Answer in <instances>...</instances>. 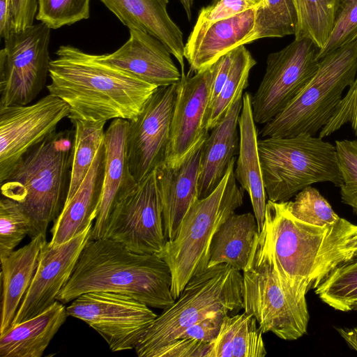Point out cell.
<instances>
[{"label": "cell", "mask_w": 357, "mask_h": 357, "mask_svg": "<svg viewBox=\"0 0 357 357\" xmlns=\"http://www.w3.org/2000/svg\"><path fill=\"white\" fill-rule=\"evenodd\" d=\"M238 128L239 149L234 175L241 187L250 197L254 215L261 230L267 196L259 160L257 132L252 116L251 94L248 92L243 95Z\"/></svg>", "instance_id": "obj_25"}, {"label": "cell", "mask_w": 357, "mask_h": 357, "mask_svg": "<svg viewBox=\"0 0 357 357\" xmlns=\"http://www.w3.org/2000/svg\"><path fill=\"white\" fill-rule=\"evenodd\" d=\"M236 158L215 189L197 199L184 216L178 232L158 254L172 276V294L176 299L188 281L208 268L210 247L221 225L243 203V189L234 175Z\"/></svg>", "instance_id": "obj_6"}, {"label": "cell", "mask_w": 357, "mask_h": 357, "mask_svg": "<svg viewBox=\"0 0 357 357\" xmlns=\"http://www.w3.org/2000/svg\"><path fill=\"white\" fill-rule=\"evenodd\" d=\"M213 342L177 338L159 349L153 357H208Z\"/></svg>", "instance_id": "obj_42"}, {"label": "cell", "mask_w": 357, "mask_h": 357, "mask_svg": "<svg viewBox=\"0 0 357 357\" xmlns=\"http://www.w3.org/2000/svg\"><path fill=\"white\" fill-rule=\"evenodd\" d=\"M258 150L266 196L274 202L289 201L314 183L342 179L335 146L308 133L258 139Z\"/></svg>", "instance_id": "obj_7"}, {"label": "cell", "mask_w": 357, "mask_h": 357, "mask_svg": "<svg viewBox=\"0 0 357 357\" xmlns=\"http://www.w3.org/2000/svg\"><path fill=\"white\" fill-rule=\"evenodd\" d=\"M319 50L310 39H294L268 56L264 77L251 96L255 123L271 121L300 93L319 67Z\"/></svg>", "instance_id": "obj_11"}, {"label": "cell", "mask_w": 357, "mask_h": 357, "mask_svg": "<svg viewBox=\"0 0 357 357\" xmlns=\"http://www.w3.org/2000/svg\"><path fill=\"white\" fill-rule=\"evenodd\" d=\"M69 114L68 105L50 93L32 105L0 108V183Z\"/></svg>", "instance_id": "obj_15"}, {"label": "cell", "mask_w": 357, "mask_h": 357, "mask_svg": "<svg viewBox=\"0 0 357 357\" xmlns=\"http://www.w3.org/2000/svg\"><path fill=\"white\" fill-rule=\"evenodd\" d=\"M347 248L352 257L357 255V234L348 242Z\"/></svg>", "instance_id": "obj_48"}, {"label": "cell", "mask_w": 357, "mask_h": 357, "mask_svg": "<svg viewBox=\"0 0 357 357\" xmlns=\"http://www.w3.org/2000/svg\"><path fill=\"white\" fill-rule=\"evenodd\" d=\"M213 75V65L193 75L181 74L165 165L169 167L179 165L208 137V130L204 128L203 120L209 105Z\"/></svg>", "instance_id": "obj_16"}, {"label": "cell", "mask_w": 357, "mask_h": 357, "mask_svg": "<svg viewBox=\"0 0 357 357\" xmlns=\"http://www.w3.org/2000/svg\"><path fill=\"white\" fill-rule=\"evenodd\" d=\"M261 3L254 0H215L200 10L195 26L230 18Z\"/></svg>", "instance_id": "obj_41"}, {"label": "cell", "mask_w": 357, "mask_h": 357, "mask_svg": "<svg viewBox=\"0 0 357 357\" xmlns=\"http://www.w3.org/2000/svg\"><path fill=\"white\" fill-rule=\"evenodd\" d=\"M352 310L357 312V302L354 304ZM337 331L348 346L357 351V326L352 328H339Z\"/></svg>", "instance_id": "obj_47"}, {"label": "cell", "mask_w": 357, "mask_h": 357, "mask_svg": "<svg viewBox=\"0 0 357 357\" xmlns=\"http://www.w3.org/2000/svg\"><path fill=\"white\" fill-rule=\"evenodd\" d=\"M128 120L113 119L105 134V167L100 205L91 239L104 237L109 216L123 198L137 185L128 163L126 139Z\"/></svg>", "instance_id": "obj_21"}, {"label": "cell", "mask_w": 357, "mask_h": 357, "mask_svg": "<svg viewBox=\"0 0 357 357\" xmlns=\"http://www.w3.org/2000/svg\"><path fill=\"white\" fill-rule=\"evenodd\" d=\"M105 167L104 139L83 182L54 222L50 242L52 245L66 243L92 225L100 205Z\"/></svg>", "instance_id": "obj_22"}, {"label": "cell", "mask_w": 357, "mask_h": 357, "mask_svg": "<svg viewBox=\"0 0 357 357\" xmlns=\"http://www.w3.org/2000/svg\"><path fill=\"white\" fill-rule=\"evenodd\" d=\"M172 284L171 270L157 254L136 253L105 238H90L56 300L66 304L85 293L110 291L164 310L175 301Z\"/></svg>", "instance_id": "obj_3"}, {"label": "cell", "mask_w": 357, "mask_h": 357, "mask_svg": "<svg viewBox=\"0 0 357 357\" xmlns=\"http://www.w3.org/2000/svg\"><path fill=\"white\" fill-rule=\"evenodd\" d=\"M91 230L92 225L59 245L43 241L35 275L11 326L42 313L56 301V295L70 278L82 250L91 238Z\"/></svg>", "instance_id": "obj_17"}, {"label": "cell", "mask_w": 357, "mask_h": 357, "mask_svg": "<svg viewBox=\"0 0 357 357\" xmlns=\"http://www.w3.org/2000/svg\"><path fill=\"white\" fill-rule=\"evenodd\" d=\"M46 236L38 235L24 246L1 258L2 300L0 335L8 330L37 269Z\"/></svg>", "instance_id": "obj_26"}, {"label": "cell", "mask_w": 357, "mask_h": 357, "mask_svg": "<svg viewBox=\"0 0 357 357\" xmlns=\"http://www.w3.org/2000/svg\"><path fill=\"white\" fill-rule=\"evenodd\" d=\"M203 144L193 150L179 165L169 167L164 164L155 169L167 241L174 238L186 213L199 199Z\"/></svg>", "instance_id": "obj_20"}, {"label": "cell", "mask_w": 357, "mask_h": 357, "mask_svg": "<svg viewBox=\"0 0 357 357\" xmlns=\"http://www.w3.org/2000/svg\"><path fill=\"white\" fill-rule=\"evenodd\" d=\"M357 75V40L320 59L300 93L260 131L262 138L316 135L332 117L344 89Z\"/></svg>", "instance_id": "obj_8"}, {"label": "cell", "mask_w": 357, "mask_h": 357, "mask_svg": "<svg viewBox=\"0 0 357 357\" xmlns=\"http://www.w3.org/2000/svg\"><path fill=\"white\" fill-rule=\"evenodd\" d=\"M225 316L226 314L218 313L204 318L186 328L177 338H192L204 342H214L219 334Z\"/></svg>", "instance_id": "obj_43"}, {"label": "cell", "mask_w": 357, "mask_h": 357, "mask_svg": "<svg viewBox=\"0 0 357 357\" xmlns=\"http://www.w3.org/2000/svg\"><path fill=\"white\" fill-rule=\"evenodd\" d=\"M66 310L68 316L84 321L97 331L112 351L135 349L158 316L146 303L110 291L81 294Z\"/></svg>", "instance_id": "obj_12"}, {"label": "cell", "mask_w": 357, "mask_h": 357, "mask_svg": "<svg viewBox=\"0 0 357 357\" xmlns=\"http://www.w3.org/2000/svg\"><path fill=\"white\" fill-rule=\"evenodd\" d=\"M257 7L228 19L194 26L184 47V58L190 69L188 75L208 69L238 47L253 27Z\"/></svg>", "instance_id": "obj_19"}, {"label": "cell", "mask_w": 357, "mask_h": 357, "mask_svg": "<svg viewBox=\"0 0 357 357\" xmlns=\"http://www.w3.org/2000/svg\"><path fill=\"white\" fill-rule=\"evenodd\" d=\"M335 146L342 179L341 199L357 214V140H336Z\"/></svg>", "instance_id": "obj_39"}, {"label": "cell", "mask_w": 357, "mask_h": 357, "mask_svg": "<svg viewBox=\"0 0 357 357\" xmlns=\"http://www.w3.org/2000/svg\"><path fill=\"white\" fill-rule=\"evenodd\" d=\"M14 31H20L33 24L38 11L37 0H12Z\"/></svg>", "instance_id": "obj_44"}, {"label": "cell", "mask_w": 357, "mask_h": 357, "mask_svg": "<svg viewBox=\"0 0 357 357\" xmlns=\"http://www.w3.org/2000/svg\"><path fill=\"white\" fill-rule=\"evenodd\" d=\"M139 254H158L167 241L155 170L112 209L104 234Z\"/></svg>", "instance_id": "obj_13"}, {"label": "cell", "mask_w": 357, "mask_h": 357, "mask_svg": "<svg viewBox=\"0 0 357 357\" xmlns=\"http://www.w3.org/2000/svg\"><path fill=\"white\" fill-rule=\"evenodd\" d=\"M179 1L183 7L188 20H190L194 0H179Z\"/></svg>", "instance_id": "obj_49"}, {"label": "cell", "mask_w": 357, "mask_h": 357, "mask_svg": "<svg viewBox=\"0 0 357 357\" xmlns=\"http://www.w3.org/2000/svg\"><path fill=\"white\" fill-rule=\"evenodd\" d=\"M262 334L252 314L226 315L208 357H264L267 353Z\"/></svg>", "instance_id": "obj_29"}, {"label": "cell", "mask_w": 357, "mask_h": 357, "mask_svg": "<svg viewBox=\"0 0 357 357\" xmlns=\"http://www.w3.org/2000/svg\"><path fill=\"white\" fill-rule=\"evenodd\" d=\"M242 105L243 96L234 102L204 142L198 179L199 199L215 189L239 149L237 127Z\"/></svg>", "instance_id": "obj_24"}, {"label": "cell", "mask_w": 357, "mask_h": 357, "mask_svg": "<svg viewBox=\"0 0 357 357\" xmlns=\"http://www.w3.org/2000/svg\"><path fill=\"white\" fill-rule=\"evenodd\" d=\"M74 137V130L54 132L29 151L1 183L2 196L19 202L32 218L35 237L46 236L66 202Z\"/></svg>", "instance_id": "obj_4"}, {"label": "cell", "mask_w": 357, "mask_h": 357, "mask_svg": "<svg viewBox=\"0 0 357 357\" xmlns=\"http://www.w3.org/2000/svg\"><path fill=\"white\" fill-rule=\"evenodd\" d=\"M36 19L51 29L70 25L90 16V0H37Z\"/></svg>", "instance_id": "obj_37"}, {"label": "cell", "mask_w": 357, "mask_h": 357, "mask_svg": "<svg viewBox=\"0 0 357 357\" xmlns=\"http://www.w3.org/2000/svg\"><path fill=\"white\" fill-rule=\"evenodd\" d=\"M254 1H258V2H262L263 0H254Z\"/></svg>", "instance_id": "obj_50"}, {"label": "cell", "mask_w": 357, "mask_h": 357, "mask_svg": "<svg viewBox=\"0 0 357 357\" xmlns=\"http://www.w3.org/2000/svg\"><path fill=\"white\" fill-rule=\"evenodd\" d=\"M356 40L357 0H342L329 36L319 50L318 59Z\"/></svg>", "instance_id": "obj_38"}, {"label": "cell", "mask_w": 357, "mask_h": 357, "mask_svg": "<svg viewBox=\"0 0 357 357\" xmlns=\"http://www.w3.org/2000/svg\"><path fill=\"white\" fill-rule=\"evenodd\" d=\"M297 23L294 0H263L256 9L252 30L238 46L265 38L295 35Z\"/></svg>", "instance_id": "obj_31"}, {"label": "cell", "mask_w": 357, "mask_h": 357, "mask_svg": "<svg viewBox=\"0 0 357 357\" xmlns=\"http://www.w3.org/2000/svg\"><path fill=\"white\" fill-rule=\"evenodd\" d=\"M178 83L158 87L137 117L128 121L126 156L137 183L165 162Z\"/></svg>", "instance_id": "obj_14"}, {"label": "cell", "mask_w": 357, "mask_h": 357, "mask_svg": "<svg viewBox=\"0 0 357 357\" xmlns=\"http://www.w3.org/2000/svg\"><path fill=\"white\" fill-rule=\"evenodd\" d=\"M243 278L244 312L256 319L263 333L296 340L307 333V302L298 301L283 286L261 231Z\"/></svg>", "instance_id": "obj_9"}, {"label": "cell", "mask_w": 357, "mask_h": 357, "mask_svg": "<svg viewBox=\"0 0 357 357\" xmlns=\"http://www.w3.org/2000/svg\"><path fill=\"white\" fill-rule=\"evenodd\" d=\"M286 204L293 216L311 225L331 227L342 218L319 191L312 185L301 190L294 201H287Z\"/></svg>", "instance_id": "obj_36"}, {"label": "cell", "mask_w": 357, "mask_h": 357, "mask_svg": "<svg viewBox=\"0 0 357 357\" xmlns=\"http://www.w3.org/2000/svg\"><path fill=\"white\" fill-rule=\"evenodd\" d=\"M257 62L250 52L241 45L232 50V61L226 82L215 100L207 107L203 126L211 130L226 116L234 102L241 96L248 85L250 70Z\"/></svg>", "instance_id": "obj_30"}, {"label": "cell", "mask_w": 357, "mask_h": 357, "mask_svg": "<svg viewBox=\"0 0 357 357\" xmlns=\"http://www.w3.org/2000/svg\"><path fill=\"white\" fill-rule=\"evenodd\" d=\"M321 301L348 312L357 302V255L333 269L314 288Z\"/></svg>", "instance_id": "obj_34"}, {"label": "cell", "mask_w": 357, "mask_h": 357, "mask_svg": "<svg viewBox=\"0 0 357 357\" xmlns=\"http://www.w3.org/2000/svg\"><path fill=\"white\" fill-rule=\"evenodd\" d=\"M129 39L105 60L158 87L177 84L179 71L164 44L142 30L130 28Z\"/></svg>", "instance_id": "obj_18"}, {"label": "cell", "mask_w": 357, "mask_h": 357, "mask_svg": "<svg viewBox=\"0 0 357 357\" xmlns=\"http://www.w3.org/2000/svg\"><path fill=\"white\" fill-rule=\"evenodd\" d=\"M261 231L283 286L298 301H306L311 287L352 258L347 245L357 234V225L342 218L331 227L311 225L293 216L286 202L268 199Z\"/></svg>", "instance_id": "obj_2"}, {"label": "cell", "mask_w": 357, "mask_h": 357, "mask_svg": "<svg viewBox=\"0 0 357 357\" xmlns=\"http://www.w3.org/2000/svg\"><path fill=\"white\" fill-rule=\"evenodd\" d=\"M232 61V50L221 56L213 66L214 75L211 88L208 106L220 93L228 77Z\"/></svg>", "instance_id": "obj_45"}, {"label": "cell", "mask_w": 357, "mask_h": 357, "mask_svg": "<svg viewBox=\"0 0 357 357\" xmlns=\"http://www.w3.org/2000/svg\"><path fill=\"white\" fill-rule=\"evenodd\" d=\"M347 123L351 125L357 137V75L337 105L332 117L319 131V137L324 139Z\"/></svg>", "instance_id": "obj_40"}, {"label": "cell", "mask_w": 357, "mask_h": 357, "mask_svg": "<svg viewBox=\"0 0 357 357\" xmlns=\"http://www.w3.org/2000/svg\"><path fill=\"white\" fill-rule=\"evenodd\" d=\"M100 1L128 29L142 30L161 41L185 73L183 33L168 14V0Z\"/></svg>", "instance_id": "obj_23"}, {"label": "cell", "mask_w": 357, "mask_h": 357, "mask_svg": "<svg viewBox=\"0 0 357 357\" xmlns=\"http://www.w3.org/2000/svg\"><path fill=\"white\" fill-rule=\"evenodd\" d=\"M74 126V150L68 202L86 177L97 151L105 139L107 121L70 119Z\"/></svg>", "instance_id": "obj_32"}, {"label": "cell", "mask_w": 357, "mask_h": 357, "mask_svg": "<svg viewBox=\"0 0 357 357\" xmlns=\"http://www.w3.org/2000/svg\"><path fill=\"white\" fill-rule=\"evenodd\" d=\"M342 1L294 0L298 15L295 39H310L321 49L329 36Z\"/></svg>", "instance_id": "obj_33"}, {"label": "cell", "mask_w": 357, "mask_h": 357, "mask_svg": "<svg viewBox=\"0 0 357 357\" xmlns=\"http://www.w3.org/2000/svg\"><path fill=\"white\" fill-rule=\"evenodd\" d=\"M242 310L241 271L227 264L208 267L193 276L174 302L157 316L134 349L139 357H153L190 325L215 314L231 315Z\"/></svg>", "instance_id": "obj_5"}, {"label": "cell", "mask_w": 357, "mask_h": 357, "mask_svg": "<svg viewBox=\"0 0 357 357\" xmlns=\"http://www.w3.org/2000/svg\"><path fill=\"white\" fill-rule=\"evenodd\" d=\"M27 235L35 237L32 218L19 202L3 197L0 201V259L12 253Z\"/></svg>", "instance_id": "obj_35"}, {"label": "cell", "mask_w": 357, "mask_h": 357, "mask_svg": "<svg viewBox=\"0 0 357 357\" xmlns=\"http://www.w3.org/2000/svg\"><path fill=\"white\" fill-rule=\"evenodd\" d=\"M260 232L254 214L234 213L221 225L213 237L208 267L227 264L243 271L251 261Z\"/></svg>", "instance_id": "obj_28"}, {"label": "cell", "mask_w": 357, "mask_h": 357, "mask_svg": "<svg viewBox=\"0 0 357 357\" xmlns=\"http://www.w3.org/2000/svg\"><path fill=\"white\" fill-rule=\"evenodd\" d=\"M14 32L12 0H0V36L7 38Z\"/></svg>", "instance_id": "obj_46"}, {"label": "cell", "mask_w": 357, "mask_h": 357, "mask_svg": "<svg viewBox=\"0 0 357 357\" xmlns=\"http://www.w3.org/2000/svg\"><path fill=\"white\" fill-rule=\"evenodd\" d=\"M56 55L50 63L47 89L68 105L69 119L132 120L158 88L110 63L103 54L61 45Z\"/></svg>", "instance_id": "obj_1"}, {"label": "cell", "mask_w": 357, "mask_h": 357, "mask_svg": "<svg viewBox=\"0 0 357 357\" xmlns=\"http://www.w3.org/2000/svg\"><path fill=\"white\" fill-rule=\"evenodd\" d=\"M66 307L56 301L42 313L0 335L1 357H41L66 321Z\"/></svg>", "instance_id": "obj_27"}, {"label": "cell", "mask_w": 357, "mask_h": 357, "mask_svg": "<svg viewBox=\"0 0 357 357\" xmlns=\"http://www.w3.org/2000/svg\"><path fill=\"white\" fill-rule=\"evenodd\" d=\"M50 29L40 22L4 38L0 52V108L28 105L44 88L51 61Z\"/></svg>", "instance_id": "obj_10"}]
</instances>
